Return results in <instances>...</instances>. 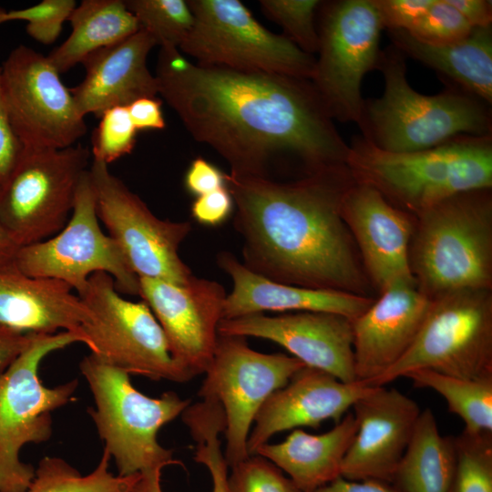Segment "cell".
Returning a JSON list of instances; mask_svg holds the SVG:
<instances>
[{"mask_svg":"<svg viewBox=\"0 0 492 492\" xmlns=\"http://www.w3.org/2000/svg\"><path fill=\"white\" fill-rule=\"evenodd\" d=\"M155 77L189 133L231 173L269 178L271 162L285 156L307 172L345 164L349 146L311 80L193 64L174 46H160Z\"/></svg>","mask_w":492,"mask_h":492,"instance_id":"1","label":"cell"},{"mask_svg":"<svg viewBox=\"0 0 492 492\" xmlns=\"http://www.w3.org/2000/svg\"><path fill=\"white\" fill-rule=\"evenodd\" d=\"M243 265L275 282L368 296L371 282L341 214L355 182L345 164L290 182L225 173Z\"/></svg>","mask_w":492,"mask_h":492,"instance_id":"2","label":"cell"},{"mask_svg":"<svg viewBox=\"0 0 492 492\" xmlns=\"http://www.w3.org/2000/svg\"><path fill=\"white\" fill-rule=\"evenodd\" d=\"M354 180L415 218L454 195L492 187V136L460 135L411 152L383 150L363 137L349 146Z\"/></svg>","mask_w":492,"mask_h":492,"instance_id":"3","label":"cell"},{"mask_svg":"<svg viewBox=\"0 0 492 492\" xmlns=\"http://www.w3.org/2000/svg\"><path fill=\"white\" fill-rule=\"evenodd\" d=\"M377 68L384 89L364 100L358 123L363 138L391 152H411L439 146L460 135H491L489 105L459 87L426 96L406 78L405 56L391 46L381 52Z\"/></svg>","mask_w":492,"mask_h":492,"instance_id":"4","label":"cell"},{"mask_svg":"<svg viewBox=\"0 0 492 492\" xmlns=\"http://www.w3.org/2000/svg\"><path fill=\"white\" fill-rule=\"evenodd\" d=\"M415 219L409 265L424 295L492 290L491 189L454 195Z\"/></svg>","mask_w":492,"mask_h":492,"instance_id":"5","label":"cell"},{"mask_svg":"<svg viewBox=\"0 0 492 492\" xmlns=\"http://www.w3.org/2000/svg\"><path fill=\"white\" fill-rule=\"evenodd\" d=\"M95 401L88 414L105 448L114 458L118 475L128 477L181 464L173 451L162 446L158 434L181 415L190 400L175 392L153 398L136 389L129 374L94 354L79 364Z\"/></svg>","mask_w":492,"mask_h":492,"instance_id":"6","label":"cell"},{"mask_svg":"<svg viewBox=\"0 0 492 492\" xmlns=\"http://www.w3.org/2000/svg\"><path fill=\"white\" fill-rule=\"evenodd\" d=\"M75 343L82 340L70 332L31 333L26 348L0 374V492H28L36 469L20 460V451L50 438L51 413L67 405L78 386L77 379L46 386L39 365L49 354Z\"/></svg>","mask_w":492,"mask_h":492,"instance_id":"7","label":"cell"},{"mask_svg":"<svg viewBox=\"0 0 492 492\" xmlns=\"http://www.w3.org/2000/svg\"><path fill=\"white\" fill-rule=\"evenodd\" d=\"M194 22L179 49L196 64L311 80L313 55L262 26L240 0H189Z\"/></svg>","mask_w":492,"mask_h":492,"instance_id":"8","label":"cell"},{"mask_svg":"<svg viewBox=\"0 0 492 492\" xmlns=\"http://www.w3.org/2000/svg\"><path fill=\"white\" fill-rule=\"evenodd\" d=\"M420 369L460 378L492 376L491 290H462L432 300L412 346L371 385Z\"/></svg>","mask_w":492,"mask_h":492,"instance_id":"9","label":"cell"},{"mask_svg":"<svg viewBox=\"0 0 492 492\" xmlns=\"http://www.w3.org/2000/svg\"><path fill=\"white\" fill-rule=\"evenodd\" d=\"M78 296L88 310L82 333L90 354L128 374L177 383L193 378L173 358L147 303L122 297L110 275L92 274Z\"/></svg>","mask_w":492,"mask_h":492,"instance_id":"10","label":"cell"},{"mask_svg":"<svg viewBox=\"0 0 492 492\" xmlns=\"http://www.w3.org/2000/svg\"><path fill=\"white\" fill-rule=\"evenodd\" d=\"M317 24L319 57L311 79L328 113L359 123L364 76L377 68L384 29L372 0L322 2Z\"/></svg>","mask_w":492,"mask_h":492,"instance_id":"11","label":"cell"},{"mask_svg":"<svg viewBox=\"0 0 492 492\" xmlns=\"http://www.w3.org/2000/svg\"><path fill=\"white\" fill-rule=\"evenodd\" d=\"M89 157L80 144L24 149L0 189V223L19 248L51 238L65 227Z\"/></svg>","mask_w":492,"mask_h":492,"instance_id":"12","label":"cell"},{"mask_svg":"<svg viewBox=\"0 0 492 492\" xmlns=\"http://www.w3.org/2000/svg\"><path fill=\"white\" fill-rule=\"evenodd\" d=\"M304 366L292 355L254 351L245 337L219 334L198 395L222 407L226 439L223 454L229 467L250 456L248 437L266 399Z\"/></svg>","mask_w":492,"mask_h":492,"instance_id":"13","label":"cell"},{"mask_svg":"<svg viewBox=\"0 0 492 492\" xmlns=\"http://www.w3.org/2000/svg\"><path fill=\"white\" fill-rule=\"evenodd\" d=\"M88 169L79 182L71 216L65 227L45 241L18 248L15 266L33 277L61 281L83 293L96 272L110 275L119 292L138 295V277L130 270L115 241L100 228Z\"/></svg>","mask_w":492,"mask_h":492,"instance_id":"14","label":"cell"},{"mask_svg":"<svg viewBox=\"0 0 492 492\" xmlns=\"http://www.w3.org/2000/svg\"><path fill=\"white\" fill-rule=\"evenodd\" d=\"M98 220L138 278L185 284L194 276L179 255L191 231L188 221L159 219L108 165L93 160L88 169Z\"/></svg>","mask_w":492,"mask_h":492,"instance_id":"15","label":"cell"},{"mask_svg":"<svg viewBox=\"0 0 492 492\" xmlns=\"http://www.w3.org/2000/svg\"><path fill=\"white\" fill-rule=\"evenodd\" d=\"M0 67L10 122L24 149H65L86 134L85 117L47 56L18 46Z\"/></svg>","mask_w":492,"mask_h":492,"instance_id":"16","label":"cell"},{"mask_svg":"<svg viewBox=\"0 0 492 492\" xmlns=\"http://www.w3.org/2000/svg\"><path fill=\"white\" fill-rule=\"evenodd\" d=\"M138 295L160 324L173 358L192 377L210 365L227 297L217 282L193 276L185 284L138 278Z\"/></svg>","mask_w":492,"mask_h":492,"instance_id":"17","label":"cell"},{"mask_svg":"<svg viewBox=\"0 0 492 492\" xmlns=\"http://www.w3.org/2000/svg\"><path fill=\"white\" fill-rule=\"evenodd\" d=\"M220 335L258 337L276 343L305 366L345 383L356 382L352 320L336 313L299 312L222 319Z\"/></svg>","mask_w":492,"mask_h":492,"instance_id":"18","label":"cell"},{"mask_svg":"<svg viewBox=\"0 0 492 492\" xmlns=\"http://www.w3.org/2000/svg\"><path fill=\"white\" fill-rule=\"evenodd\" d=\"M341 214L379 293L398 283L415 284L409 265L414 216L392 205L371 186L357 182L344 194Z\"/></svg>","mask_w":492,"mask_h":492,"instance_id":"19","label":"cell"},{"mask_svg":"<svg viewBox=\"0 0 492 492\" xmlns=\"http://www.w3.org/2000/svg\"><path fill=\"white\" fill-rule=\"evenodd\" d=\"M355 436L343 458L341 477L392 483L420 415L415 401L395 388L374 386L353 405Z\"/></svg>","mask_w":492,"mask_h":492,"instance_id":"20","label":"cell"},{"mask_svg":"<svg viewBox=\"0 0 492 492\" xmlns=\"http://www.w3.org/2000/svg\"><path fill=\"white\" fill-rule=\"evenodd\" d=\"M373 387L362 381L345 383L326 372L304 366L260 408L247 441L249 455H254L280 432L302 426L317 428L326 420L338 423Z\"/></svg>","mask_w":492,"mask_h":492,"instance_id":"21","label":"cell"},{"mask_svg":"<svg viewBox=\"0 0 492 492\" xmlns=\"http://www.w3.org/2000/svg\"><path fill=\"white\" fill-rule=\"evenodd\" d=\"M431 303L415 283H398L380 292L379 298L352 321L357 381L371 385L405 355Z\"/></svg>","mask_w":492,"mask_h":492,"instance_id":"22","label":"cell"},{"mask_svg":"<svg viewBox=\"0 0 492 492\" xmlns=\"http://www.w3.org/2000/svg\"><path fill=\"white\" fill-rule=\"evenodd\" d=\"M155 39L143 28L129 37L90 54L82 64L84 79L71 90L79 113L101 114L158 95V84L147 67Z\"/></svg>","mask_w":492,"mask_h":492,"instance_id":"23","label":"cell"},{"mask_svg":"<svg viewBox=\"0 0 492 492\" xmlns=\"http://www.w3.org/2000/svg\"><path fill=\"white\" fill-rule=\"evenodd\" d=\"M88 310L67 283L23 273L14 262L0 266V327L23 333L70 332L85 339Z\"/></svg>","mask_w":492,"mask_h":492,"instance_id":"24","label":"cell"},{"mask_svg":"<svg viewBox=\"0 0 492 492\" xmlns=\"http://www.w3.org/2000/svg\"><path fill=\"white\" fill-rule=\"evenodd\" d=\"M217 262L233 282L227 295L222 319L269 312H322L345 316L352 321L360 316L374 299L354 293L309 289L279 283L247 269L231 253L221 252Z\"/></svg>","mask_w":492,"mask_h":492,"instance_id":"25","label":"cell"},{"mask_svg":"<svg viewBox=\"0 0 492 492\" xmlns=\"http://www.w3.org/2000/svg\"><path fill=\"white\" fill-rule=\"evenodd\" d=\"M356 430L354 415L348 413L323 434L297 428L280 443L262 445L254 455L274 464L302 492H313L341 477L343 458Z\"/></svg>","mask_w":492,"mask_h":492,"instance_id":"26","label":"cell"},{"mask_svg":"<svg viewBox=\"0 0 492 492\" xmlns=\"http://www.w3.org/2000/svg\"><path fill=\"white\" fill-rule=\"evenodd\" d=\"M393 46L455 82L487 105L492 103V27H475L447 45L421 43L405 30L388 31Z\"/></svg>","mask_w":492,"mask_h":492,"instance_id":"27","label":"cell"},{"mask_svg":"<svg viewBox=\"0 0 492 492\" xmlns=\"http://www.w3.org/2000/svg\"><path fill=\"white\" fill-rule=\"evenodd\" d=\"M68 21L71 34L47 56L59 74L82 63L95 51L117 44L140 29L138 21L122 0H83Z\"/></svg>","mask_w":492,"mask_h":492,"instance_id":"28","label":"cell"},{"mask_svg":"<svg viewBox=\"0 0 492 492\" xmlns=\"http://www.w3.org/2000/svg\"><path fill=\"white\" fill-rule=\"evenodd\" d=\"M456 469L454 436L440 434L431 409L420 412L392 483L401 492H449Z\"/></svg>","mask_w":492,"mask_h":492,"instance_id":"29","label":"cell"},{"mask_svg":"<svg viewBox=\"0 0 492 492\" xmlns=\"http://www.w3.org/2000/svg\"><path fill=\"white\" fill-rule=\"evenodd\" d=\"M181 416L196 443L194 460L210 474L212 492H229V466L220 439L225 429L222 407L217 402L202 399L190 405ZM160 477L161 470L140 474L134 492H163Z\"/></svg>","mask_w":492,"mask_h":492,"instance_id":"30","label":"cell"},{"mask_svg":"<svg viewBox=\"0 0 492 492\" xmlns=\"http://www.w3.org/2000/svg\"><path fill=\"white\" fill-rule=\"evenodd\" d=\"M415 386L439 394L451 413L464 422L469 434H492V376L460 378L420 369L407 373Z\"/></svg>","mask_w":492,"mask_h":492,"instance_id":"31","label":"cell"},{"mask_svg":"<svg viewBox=\"0 0 492 492\" xmlns=\"http://www.w3.org/2000/svg\"><path fill=\"white\" fill-rule=\"evenodd\" d=\"M110 458L104 449L96 468L82 476L64 459L46 456L36 469L28 492H134L140 474L114 476L108 469Z\"/></svg>","mask_w":492,"mask_h":492,"instance_id":"32","label":"cell"},{"mask_svg":"<svg viewBox=\"0 0 492 492\" xmlns=\"http://www.w3.org/2000/svg\"><path fill=\"white\" fill-rule=\"evenodd\" d=\"M141 28L159 46L179 48L190 32L194 17L184 0H126Z\"/></svg>","mask_w":492,"mask_h":492,"instance_id":"33","label":"cell"},{"mask_svg":"<svg viewBox=\"0 0 492 492\" xmlns=\"http://www.w3.org/2000/svg\"><path fill=\"white\" fill-rule=\"evenodd\" d=\"M456 469L449 492H492V434L454 436Z\"/></svg>","mask_w":492,"mask_h":492,"instance_id":"34","label":"cell"},{"mask_svg":"<svg viewBox=\"0 0 492 492\" xmlns=\"http://www.w3.org/2000/svg\"><path fill=\"white\" fill-rule=\"evenodd\" d=\"M262 13L283 30V36L310 55L318 52L316 23L319 0H261Z\"/></svg>","mask_w":492,"mask_h":492,"instance_id":"35","label":"cell"},{"mask_svg":"<svg viewBox=\"0 0 492 492\" xmlns=\"http://www.w3.org/2000/svg\"><path fill=\"white\" fill-rule=\"evenodd\" d=\"M99 118L92 136L91 152L93 160L108 165L133 150L138 130L125 106L110 108Z\"/></svg>","mask_w":492,"mask_h":492,"instance_id":"36","label":"cell"},{"mask_svg":"<svg viewBox=\"0 0 492 492\" xmlns=\"http://www.w3.org/2000/svg\"><path fill=\"white\" fill-rule=\"evenodd\" d=\"M472 29L447 0H435L424 15L406 32L421 43L442 46L465 38Z\"/></svg>","mask_w":492,"mask_h":492,"instance_id":"37","label":"cell"},{"mask_svg":"<svg viewBox=\"0 0 492 492\" xmlns=\"http://www.w3.org/2000/svg\"><path fill=\"white\" fill-rule=\"evenodd\" d=\"M231 469L229 492H302L279 467L258 455L249 456Z\"/></svg>","mask_w":492,"mask_h":492,"instance_id":"38","label":"cell"},{"mask_svg":"<svg viewBox=\"0 0 492 492\" xmlns=\"http://www.w3.org/2000/svg\"><path fill=\"white\" fill-rule=\"evenodd\" d=\"M77 6L74 0H43L24 9L5 11L4 23L26 21V30L36 41L49 45L59 36L63 24Z\"/></svg>","mask_w":492,"mask_h":492,"instance_id":"39","label":"cell"},{"mask_svg":"<svg viewBox=\"0 0 492 492\" xmlns=\"http://www.w3.org/2000/svg\"><path fill=\"white\" fill-rule=\"evenodd\" d=\"M435 0H372L383 28L408 31Z\"/></svg>","mask_w":492,"mask_h":492,"instance_id":"40","label":"cell"},{"mask_svg":"<svg viewBox=\"0 0 492 492\" xmlns=\"http://www.w3.org/2000/svg\"><path fill=\"white\" fill-rule=\"evenodd\" d=\"M24 149L10 122L2 88L0 67V189L13 173Z\"/></svg>","mask_w":492,"mask_h":492,"instance_id":"41","label":"cell"},{"mask_svg":"<svg viewBox=\"0 0 492 492\" xmlns=\"http://www.w3.org/2000/svg\"><path fill=\"white\" fill-rule=\"evenodd\" d=\"M233 208V199L226 186L197 197L191 204L190 212L198 223L214 227L225 222Z\"/></svg>","mask_w":492,"mask_h":492,"instance_id":"42","label":"cell"},{"mask_svg":"<svg viewBox=\"0 0 492 492\" xmlns=\"http://www.w3.org/2000/svg\"><path fill=\"white\" fill-rule=\"evenodd\" d=\"M184 185L197 198L226 187L225 173L205 159L198 157L187 169Z\"/></svg>","mask_w":492,"mask_h":492,"instance_id":"43","label":"cell"},{"mask_svg":"<svg viewBox=\"0 0 492 492\" xmlns=\"http://www.w3.org/2000/svg\"><path fill=\"white\" fill-rule=\"evenodd\" d=\"M135 128L138 130L163 129L166 127L161 101L157 97H141L127 106Z\"/></svg>","mask_w":492,"mask_h":492,"instance_id":"44","label":"cell"},{"mask_svg":"<svg viewBox=\"0 0 492 492\" xmlns=\"http://www.w3.org/2000/svg\"><path fill=\"white\" fill-rule=\"evenodd\" d=\"M313 492H401L389 482L365 479L351 480L339 477Z\"/></svg>","mask_w":492,"mask_h":492,"instance_id":"45","label":"cell"},{"mask_svg":"<svg viewBox=\"0 0 492 492\" xmlns=\"http://www.w3.org/2000/svg\"><path fill=\"white\" fill-rule=\"evenodd\" d=\"M473 27H486L492 22V2L488 0H447Z\"/></svg>","mask_w":492,"mask_h":492,"instance_id":"46","label":"cell"},{"mask_svg":"<svg viewBox=\"0 0 492 492\" xmlns=\"http://www.w3.org/2000/svg\"><path fill=\"white\" fill-rule=\"evenodd\" d=\"M31 333L0 327V374L20 354L30 341Z\"/></svg>","mask_w":492,"mask_h":492,"instance_id":"47","label":"cell"},{"mask_svg":"<svg viewBox=\"0 0 492 492\" xmlns=\"http://www.w3.org/2000/svg\"><path fill=\"white\" fill-rule=\"evenodd\" d=\"M18 248L0 223V266L13 262Z\"/></svg>","mask_w":492,"mask_h":492,"instance_id":"48","label":"cell"},{"mask_svg":"<svg viewBox=\"0 0 492 492\" xmlns=\"http://www.w3.org/2000/svg\"><path fill=\"white\" fill-rule=\"evenodd\" d=\"M5 14V10L0 8V25L4 23Z\"/></svg>","mask_w":492,"mask_h":492,"instance_id":"49","label":"cell"}]
</instances>
